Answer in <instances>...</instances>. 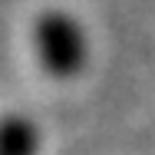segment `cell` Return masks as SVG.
Listing matches in <instances>:
<instances>
[{
	"label": "cell",
	"mask_w": 155,
	"mask_h": 155,
	"mask_svg": "<svg viewBox=\"0 0 155 155\" xmlns=\"http://www.w3.org/2000/svg\"><path fill=\"white\" fill-rule=\"evenodd\" d=\"M40 132L27 116H3L0 119V155H36Z\"/></svg>",
	"instance_id": "cell-2"
},
{
	"label": "cell",
	"mask_w": 155,
	"mask_h": 155,
	"mask_svg": "<svg viewBox=\"0 0 155 155\" xmlns=\"http://www.w3.org/2000/svg\"><path fill=\"white\" fill-rule=\"evenodd\" d=\"M33 40H36V56L43 63V69L56 79H69L86 66V56H89L86 30L66 10L40 13L33 27Z\"/></svg>",
	"instance_id": "cell-1"
}]
</instances>
